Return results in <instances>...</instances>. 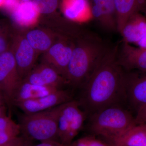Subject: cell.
<instances>
[{
    "instance_id": "1",
    "label": "cell",
    "mask_w": 146,
    "mask_h": 146,
    "mask_svg": "<svg viewBox=\"0 0 146 146\" xmlns=\"http://www.w3.org/2000/svg\"><path fill=\"white\" fill-rule=\"evenodd\" d=\"M119 45L108 47L87 81L79 101L85 112L92 115L117 105L125 97V73L118 62Z\"/></svg>"
},
{
    "instance_id": "2",
    "label": "cell",
    "mask_w": 146,
    "mask_h": 146,
    "mask_svg": "<svg viewBox=\"0 0 146 146\" xmlns=\"http://www.w3.org/2000/svg\"><path fill=\"white\" fill-rule=\"evenodd\" d=\"M75 43L66 79L73 86L84 85L100 63L108 47L91 33H83Z\"/></svg>"
},
{
    "instance_id": "3",
    "label": "cell",
    "mask_w": 146,
    "mask_h": 146,
    "mask_svg": "<svg viewBox=\"0 0 146 146\" xmlns=\"http://www.w3.org/2000/svg\"><path fill=\"white\" fill-rule=\"evenodd\" d=\"M89 129L94 135L111 142L137 125L135 117L117 105L109 106L91 115Z\"/></svg>"
},
{
    "instance_id": "4",
    "label": "cell",
    "mask_w": 146,
    "mask_h": 146,
    "mask_svg": "<svg viewBox=\"0 0 146 146\" xmlns=\"http://www.w3.org/2000/svg\"><path fill=\"white\" fill-rule=\"evenodd\" d=\"M63 104L42 112L22 115L19 124L24 138L41 142L56 141L58 120Z\"/></svg>"
},
{
    "instance_id": "5",
    "label": "cell",
    "mask_w": 146,
    "mask_h": 146,
    "mask_svg": "<svg viewBox=\"0 0 146 146\" xmlns=\"http://www.w3.org/2000/svg\"><path fill=\"white\" fill-rule=\"evenodd\" d=\"M86 113L78 101L72 100L63 104L58 120V139L69 145L83 127Z\"/></svg>"
},
{
    "instance_id": "6",
    "label": "cell",
    "mask_w": 146,
    "mask_h": 146,
    "mask_svg": "<svg viewBox=\"0 0 146 146\" xmlns=\"http://www.w3.org/2000/svg\"><path fill=\"white\" fill-rule=\"evenodd\" d=\"M22 81L12 51L0 55V91L5 100L11 102Z\"/></svg>"
},
{
    "instance_id": "7",
    "label": "cell",
    "mask_w": 146,
    "mask_h": 146,
    "mask_svg": "<svg viewBox=\"0 0 146 146\" xmlns=\"http://www.w3.org/2000/svg\"><path fill=\"white\" fill-rule=\"evenodd\" d=\"M72 100V96L70 91L60 89L44 96L13 104L24 114H31L44 111Z\"/></svg>"
},
{
    "instance_id": "8",
    "label": "cell",
    "mask_w": 146,
    "mask_h": 146,
    "mask_svg": "<svg viewBox=\"0 0 146 146\" xmlns=\"http://www.w3.org/2000/svg\"><path fill=\"white\" fill-rule=\"evenodd\" d=\"M10 50L13 52L18 73L23 80L34 68L36 52L25 37L20 36H13Z\"/></svg>"
},
{
    "instance_id": "9",
    "label": "cell",
    "mask_w": 146,
    "mask_h": 146,
    "mask_svg": "<svg viewBox=\"0 0 146 146\" xmlns=\"http://www.w3.org/2000/svg\"><path fill=\"white\" fill-rule=\"evenodd\" d=\"M69 39L70 38L65 36L60 42L52 45L47 51L44 62L54 68L65 79L67 68L75 46V43Z\"/></svg>"
},
{
    "instance_id": "10",
    "label": "cell",
    "mask_w": 146,
    "mask_h": 146,
    "mask_svg": "<svg viewBox=\"0 0 146 146\" xmlns=\"http://www.w3.org/2000/svg\"><path fill=\"white\" fill-rule=\"evenodd\" d=\"M118 62L124 70L146 73V48L123 42L119 46Z\"/></svg>"
},
{
    "instance_id": "11",
    "label": "cell",
    "mask_w": 146,
    "mask_h": 146,
    "mask_svg": "<svg viewBox=\"0 0 146 146\" xmlns=\"http://www.w3.org/2000/svg\"><path fill=\"white\" fill-rule=\"evenodd\" d=\"M23 80L31 84L58 89H62V86L68 84L56 69L44 63L34 67Z\"/></svg>"
},
{
    "instance_id": "12",
    "label": "cell",
    "mask_w": 146,
    "mask_h": 146,
    "mask_svg": "<svg viewBox=\"0 0 146 146\" xmlns=\"http://www.w3.org/2000/svg\"><path fill=\"white\" fill-rule=\"evenodd\" d=\"M125 97L138 111L146 106V73H125Z\"/></svg>"
},
{
    "instance_id": "13",
    "label": "cell",
    "mask_w": 146,
    "mask_h": 146,
    "mask_svg": "<svg viewBox=\"0 0 146 146\" xmlns=\"http://www.w3.org/2000/svg\"><path fill=\"white\" fill-rule=\"evenodd\" d=\"M92 18L105 30L117 31V17L114 0H89Z\"/></svg>"
},
{
    "instance_id": "14",
    "label": "cell",
    "mask_w": 146,
    "mask_h": 146,
    "mask_svg": "<svg viewBox=\"0 0 146 146\" xmlns=\"http://www.w3.org/2000/svg\"><path fill=\"white\" fill-rule=\"evenodd\" d=\"M123 41L146 48V18L141 13L134 14L127 22L120 33Z\"/></svg>"
},
{
    "instance_id": "15",
    "label": "cell",
    "mask_w": 146,
    "mask_h": 146,
    "mask_svg": "<svg viewBox=\"0 0 146 146\" xmlns=\"http://www.w3.org/2000/svg\"><path fill=\"white\" fill-rule=\"evenodd\" d=\"M21 127L11 118L5 114L0 117V146H22L26 142L20 137Z\"/></svg>"
},
{
    "instance_id": "16",
    "label": "cell",
    "mask_w": 146,
    "mask_h": 146,
    "mask_svg": "<svg viewBox=\"0 0 146 146\" xmlns=\"http://www.w3.org/2000/svg\"><path fill=\"white\" fill-rule=\"evenodd\" d=\"M114 3L117 30L120 33L131 17L146 9V0H114Z\"/></svg>"
},
{
    "instance_id": "17",
    "label": "cell",
    "mask_w": 146,
    "mask_h": 146,
    "mask_svg": "<svg viewBox=\"0 0 146 146\" xmlns=\"http://www.w3.org/2000/svg\"><path fill=\"white\" fill-rule=\"evenodd\" d=\"M64 16L72 21H82L92 18L89 0H62Z\"/></svg>"
},
{
    "instance_id": "18",
    "label": "cell",
    "mask_w": 146,
    "mask_h": 146,
    "mask_svg": "<svg viewBox=\"0 0 146 146\" xmlns=\"http://www.w3.org/2000/svg\"><path fill=\"white\" fill-rule=\"evenodd\" d=\"M58 89H60L31 84L23 80L11 102L13 104L17 102L38 98L53 93Z\"/></svg>"
},
{
    "instance_id": "19",
    "label": "cell",
    "mask_w": 146,
    "mask_h": 146,
    "mask_svg": "<svg viewBox=\"0 0 146 146\" xmlns=\"http://www.w3.org/2000/svg\"><path fill=\"white\" fill-rule=\"evenodd\" d=\"M39 13L32 1H20L12 12L13 21L22 26H29L36 22Z\"/></svg>"
},
{
    "instance_id": "20",
    "label": "cell",
    "mask_w": 146,
    "mask_h": 146,
    "mask_svg": "<svg viewBox=\"0 0 146 146\" xmlns=\"http://www.w3.org/2000/svg\"><path fill=\"white\" fill-rule=\"evenodd\" d=\"M110 143L116 146H146V132L137 125Z\"/></svg>"
},
{
    "instance_id": "21",
    "label": "cell",
    "mask_w": 146,
    "mask_h": 146,
    "mask_svg": "<svg viewBox=\"0 0 146 146\" xmlns=\"http://www.w3.org/2000/svg\"><path fill=\"white\" fill-rule=\"evenodd\" d=\"M25 37L36 52H47L52 45V41L48 35L41 30L30 31Z\"/></svg>"
},
{
    "instance_id": "22",
    "label": "cell",
    "mask_w": 146,
    "mask_h": 146,
    "mask_svg": "<svg viewBox=\"0 0 146 146\" xmlns=\"http://www.w3.org/2000/svg\"><path fill=\"white\" fill-rule=\"evenodd\" d=\"M39 14H49L57 9L58 0H32Z\"/></svg>"
},
{
    "instance_id": "23",
    "label": "cell",
    "mask_w": 146,
    "mask_h": 146,
    "mask_svg": "<svg viewBox=\"0 0 146 146\" xmlns=\"http://www.w3.org/2000/svg\"><path fill=\"white\" fill-rule=\"evenodd\" d=\"M9 30L0 34V55L11 49L13 42Z\"/></svg>"
},
{
    "instance_id": "24",
    "label": "cell",
    "mask_w": 146,
    "mask_h": 146,
    "mask_svg": "<svg viewBox=\"0 0 146 146\" xmlns=\"http://www.w3.org/2000/svg\"><path fill=\"white\" fill-rule=\"evenodd\" d=\"M89 146H116L107 141L97 138L95 135L86 136Z\"/></svg>"
},
{
    "instance_id": "25",
    "label": "cell",
    "mask_w": 146,
    "mask_h": 146,
    "mask_svg": "<svg viewBox=\"0 0 146 146\" xmlns=\"http://www.w3.org/2000/svg\"><path fill=\"white\" fill-rule=\"evenodd\" d=\"M135 121L136 125L146 124V106L137 111Z\"/></svg>"
},
{
    "instance_id": "26",
    "label": "cell",
    "mask_w": 146,
    "mask_h": 146,
    "mask_svg": "<svg viewBox=\"0 0 146 146\" xmlns=\"http://www.w3.org/2000/svg\"><path fill=\"white\" fill-rule=\"evenodd\" d=\"M34 146H69L61 143L57 141H48L41 142Z\"/></svg>"
},
{
    "instance_id": "27",
    "label": "cell",
    "mask_w": 146,
    "mask_h": 146,
    "mask_svg": "<svg viewBox=\"0 0 146 146\" xmlns=\"http://www.w3.org/2000/svg\"><path fill=\"white\" fill-rule=\"evenodd\" d=\"M69 146H89L86 136L74 141Z\"/></svg>"
},
{
    "instance_id": "28",
    "label": "cell",
    "mask_w": 146,
    "mask_h": 146,
    "mask_svg": "<svg viewBox=\"0 0 146 146\" xmlns=\"http://www.w3.org/2000/svg\"><path fill=\"white\" fill-rule=\"evenodd\" d=\"M9 30L8 26L4 23L0 21V34Z\"/></svg>"
},
{
    "instance_id": "29",
    "label": "cell",
    "mask_w": 146,
    "mask_h": 146,
    "mask_svg": "<svg viewBox=\"0 0 146 146\" xmlns=\"http://www.w3.org/2000/svg\"><path fill=\"white\" fill-rule=\"evenodd\" d=\"M5 110V108L4 105H3L0 106V117L6 113Z\"/></svg>"
},
{
    "instance_id": "30",
    "label": "cell",
    "mask_w": 146,
    "mask_h": 146,
    "mask_svg": "<svg viewBox=\"0 0 146 146\" xmlns=\"http://www.w3.org/2000/svg\"><path fill=\"white\" fill-rule=\"evenodd\" d=\"M5 100L2 92L0 91V106L3 105L4 100Z\"/></svg>"
},
{
    "instance_id": "31",
    "label": "cell",
    "mask_w": 146,
    "mask_h": 146,
    "mask_svg": "<svg viewBox=\"0 0 146 146\" xmlns=\"http://www.w3.org/2000/svg\"><path fill=\"white\" fill-rule=\"evenodd\" d=\"M6 0H0V8L5 5Z\"/></svg>"
},
{
    "instance_id": "32",
    "label": "cell",
    "mask_w": 146,
    "mask_h": 146,
    "mask_svg": "<svg viewBox=\"0 0 146 146\" xmlns=\"http://www.w3.org/2000/svg\"><path fill=\"white\" fill-rule=\"evenodd\" d=\"M22 146H31L30 144L29 143V142L27 141H26V142L25 143L24 145H23Z\"/></svg>"
},
{
    "instance_id": "33",
    "label": "cell",
    "mask_w": 146,
    "mask_h": 146,
    "mask_svg": "<svg viewBox=\"0 0 146 146\" xmlns=\"http://www.w3.org/2000/svg\"><path fill=\"white\" fill-rule=\"evenodd\" d=\"M32 1V0H20V1H23V2H28V1Z\"/></svg>"
},
{
    "instance_id": "34",
    "label": "cell",
    "mask_w": 146,
    "mask_h": 146,
    "mask_svg": "<svg viewBox=\"0 0 146 146\" xmlns=\"http://www.w3.org/2000/svg\"><path fill=\"white\" fill-rule=\"evenodd\" d=\"M145 12V13L146 14V9L145 11V12Z\"/></svg>"
}]
</instances>
